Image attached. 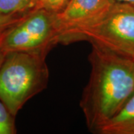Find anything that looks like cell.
Here are the masks:
<instances>
[{"label":"cell","mask_w":134,"mask_h":134,"mask_svg":"<svg viewBox=\"0 0 134 134\" xmlns=\"http://www.w3.org/2000/svg\"><path fill=\"white\" fill-rule=\"evenodd\" d=\"M16 15H5L0 14V37L7 29L16 23L22 16Z\"/></svg>","instance_id":"10"},{"label":"cell","mask_w":134,"mask_h":134,"mask_svg":"<svg viewBox=\"0 0 134 134\" xmlns=\"http://www.w3.org/2000/svg\"><path fill=\"white\" fill-rule=\"evenodd\" d=\"M38 0H0V14L22 16L37 8Z\"/></svg>","instance_id":"7"},{"label":"cell","mask_w":134,"mask_h":134,"mask_svg":"<svg viewBox=\"0 0 134 134\" xmlns=\"http://www.w3.org/2000/svg\"><path fill=\"white\" fill-rule=\"evenodd\" d=\"M81 40L134 60V6L113 2L95 23L77 31L74 41Z\"/></svg>","instance_id":"4"},{"label":"cell","mask_w":134,"mask_h":134,"mask_svg":"<svg viewBox=\"0 0 134 134\" xmlns=\"http://www.w3.org/2000/svg\"><path fill=\"white\" fill-rule=\"evenodd\" d=\"M61 43L57 14L34 8L24 14L0 37V48L8 54L15 52L48 54Z\"/></svg>","instance_id":"3"},{"label":"cell","mask_w":134,"mask_h":134,"mask_svg":"<svg viewBox=\"0 0 134 134\" xmlns=\"http://www.w3.org/2000/svg\"><path fill=\"white\" fill-rule=\"evenodd\" d=\"M5 52L0 48V66H1V64L3 62V60H4V59H5Z\"/></svg>","instance_id":"12"},{"label":"cell","mask_w":134,"mask_h":134,"mask_svg":"<svg viewBox=\"0 0 134 134\" xmlns=\"http://www.w3.org/2000/svg\"><path fill=\"white\" fill-rule=\"evenodd\" d=\"M112 3L111 0H69L66 7L57 14L61 43L73 42L77 31L95 23Z\"/></svg>","instance_id":"5"},{"label":"cell","mask_w":134,"mask_h":134,"mask_svg":"<svg viewBox=\"0 0 134 134\" xmlns=\"http://www.w3.org/2000/svg\"><path fill=\"white\" fill-rule=\"evenodd\" d=\"M69 0H38L36 8H43L54 14H59L68 5Z\"/></svg>","instance_id":"9"},{"label":"cell","mask_w":134,"mask_h":134,"mask_svg":"<svg viewBox=\"0 0 134 134\" xmlns=\"http://www.w3.org/2000/svg\"><path fill=\"white\" fill-rule=\"evenodd\" d=\"M112 2H121V3H127L134 6V0H111Z\"/></svg>","instance_id":"11"},{"label":"cell","mask_w":134,"mask_h":134,"mask_svg":"<svg viewBox=\"0 0 134 134\" xmlns=\"http://www.w3.org/2000/svg\"><path fill=\"white\" fill-rule=\"evenodd\" d=\"M100 134H134V95L98 131Z\"/></svg>","instance_id":"6"},{"label":"cell","mask_w":134,"mask_h":134,"mask_svg":"<svg viewBox=\"0 0 134 134\" xmlns=\"http://www.w3.org/2000/svg\"><path fill=\"white\" fill-rule=\"evenodd\" d=\"M47 54L15 52L5 54L0 66V100L14 115L48 85Z\"/></svg>","instance_id":"2"},{"label":"cell","mask_w":134,"mask_h":134,"mask_svg":"<svg viewBox=\"0 0 134 134\" xmlns=\"http://www.w3.org/2000/svg\"><path fill=\"white\" fill-rule=\"evenodd\" d=\"M90 80L80 106L89 130L98 133L134 95V60L92 43Z\"/></svg>","instance_id":"1"},{"label":"cell","mask_w":134,"mask_h":134,"mask_svg":"<svg viewBox=\"0 0 134 134\" xmlns=\"http://www.w3.org/2000/svg\"><path fill=\"white\" fill-rule=\"evenodd\" d=\"M16 132L15 115L0 100V134H15Z\"/></svg>","instance_id":"8"}]
</instances>
